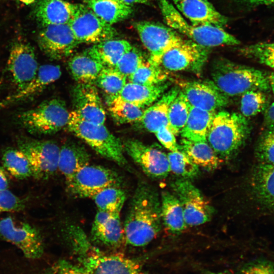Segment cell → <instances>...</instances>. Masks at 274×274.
I'll return each mask as SVG.
<instances>
[{
    "label": "cell",
    "mask_w": 274,
    "mask_h": 274,
    "mask_svg": "<svg viewBox=\"0 0 274 274\" xmlns=\"http://www.w3.org/2000/svg\"><path fill=\"white\" fill-rule=\"evenodd\" d=\"M162 224L160 196L154 187L139 182L123 224L125 243L134 247L145 246L156 237Z\"/></svg>",
    "instance_id": "1"
},
{
    "label": "cell",
    "mask_w": 274,
    "mask_h": 274,
    "mask_svg": "<svg viewBox=\"0 0 274 274\" xmlns=\"http://www.w3.org/2000/svg\"><path fill=\"white\" fill-rule=\"evenodd\" d=\"M69 242L79 264L89 274H143L137 261L122 254L100 251L83 230L74 233Z\"/></svg>",
    "instance_id": "2"
},
{
    "label": "cell",
    "mask_w": 274,
    "mask_h": 274,
    "mask_svg": "<svg viewBox=\"0 0 274 274\" xmlns=\"http://www.w3.org/2000/svg\"><path fill=\"white\" fill-rule=\"evenodd\" d=\"M211 75L213 83L227 96L242 95L251 90H270L268 75L229 60L216 62Z\"/></svg>",
    "instance_id": "3"
},
{
    "label": "cell",
    "mask_w": 274,
    "mask_h": 274,
    "mask_svg": "<svg viewBox=\"0 0 274 274\" xmlns=\"http://www.w3.org/2000/svg\"><path fill=\"white\" fill-rule=\"evenodd\" d=\"M249 132L247 118L241 114L220 111L213 118L207 141L220 158L228 160L243 146Z\"/></svg>",
    "instance_id": "4"
},
{
    "label": "cell",
    "mask_w": 274,
    "mask_h": 274,
    "mask_svg": "<svg viewBox=\"0 0 274 274\" xmlns=\"http://www.w3.org/2000/svg\"><path fill=\"white\" fill-rule=\"evenodd\" d=\"M68 130L83 140L97 154L128 170L130 167L124 155L122 142L104 124L84 120L75 111L70 113Z\"/></svg>",
    "instance_id": "5"
},
{
    "label": "cell",
    "mask_w": 274,
    "mask_h": 274,
    "mask_svg": "<svg viewBox=\"0 0 274 274\" xmlns=\"http://www.w3.org/2000/svg\"><path fill=\"white\" fill-rule=\"evenodd\" d=\"M158 2L166 24L195 43L207 48L240 44L236 37L222 27L188 22L168 0H158Z\"/></svg>",
    "instance_id": "6"
},
{
    "label": "cell",
    "mask_w": 274,
    "mask_h": 274,
    "mask_svg": "<svg viewBox=\"0 0 274 274\" xmlns=\"http://www.w3.org/2000/svg\"><path fill=\"white\" fill-rule=\"evenodd\" d=\"M70 113L63 100L53 98L22 112L18 115L17 120L24 129L32 134H50L67 126Z\"/></svg>",
    "instance_id": "7"
},
{
    "label": "cell",
    "mask_w": 274,
    "mask_h": 274,
    "mask_svg": "<svg viewBox=\"0 0 274 274\" xmlns=\"http://www.w3.org/2000/svg\"><path fill=\"white\" fill-rule=\"evenodd\" d=\"M65 182L71 194L79 198H91L106 188L120 186L122 180L117 172L111 168L89 164Z\"/></svg>",
    "instance_id": "8"
},
{
    "label": "cell",
    "mask_w": 274,
    "mask_h": 274,
    "mask_svg": "<svg viewBox=\"0 0 274 274\" xmlns=\"http://www.w3.org/2000/svg\"><path fill=\"white\" fill-rule=\"evenodd\" d=\"M18 147L27 158L35 179L47 180L58 170L60 147L53 141L22 138Z\"/></svg>",
    "instance_id": "9"
},
{
    "label": "cell",
    "mask_w": 274,
    "mask_h": 274,
    "mask_svg": "<svg viewBox=\"0 0 274 274\" xmlns=\"http://www.w3.org/2000/svg\"><path fill=\"white\" fill-rule=\"evenodd\" d=\"M0 237L18 248L30 259L42 256L44 244L40 231L30 224L11 217L0 220Z\"/></svg>",
    "instance_id": "10"
},
{
    "label": "cell",
    "mask_w": 274,
    "mask_h": 274,
    "mask_svg": "<svg viewBox=\"0 0 274 274\" xmlns=\"http://www.w3.org/2000/svg\"><path fill=\"white\" fill-rule=\"evenodd\" d=\"M134 26L149 53L148 61L153 65L160 66L163 55L184 40L175 30L159 23L139 21Z\"/></svg>",
    "instance_id": "11"
},
{
    "label": "cell",
    "mask_w": 274,
    "mask_h": 274,
    "mask_svg": "<svg viewBox=\"0 0 274 274\" xmlns=\"http://www.w3.org/2000/svg\"><path fill=\"white\" fill-rule=\"evenodd\" d=\"M172 188L181 204L187 226L200 225L211 220L214 213L212 207L189 180L177 179Z\"/></svg>",
    "instance_id": "12"
},
{
    "label": "cell",
    "mask_w": 274,
    "mask_h": 274,
    "mask_svg": "<svg viewBox=\"0 0 274 274\" xmlns=\"http://www.w3.org/2000/svg\"><path fill=\"white\" fill-rule=\"evenodd\" d=\"M78 43H93L114 39L117 31L112 25L98 17L87 6L79 4L68 23Z\"/></svg>",
    "instance_id": "13"
},
{
    "label": "cell",
    "mask_w": 274,
    "mask_h": 274,
    "mask_svg": "<svg viewBox=\"0 0 274 274\" xmlns=\"http://www.w3.org/2000/svg\"><path fill=\"white\" fill-rule=\"evenodd\" d=\"M122 143L124 151L146 175L155 179L168 176L169 165L167 155L164 152L136 139H127Z\"/></svg>",
    "instance_id": "14"
},
{
    "label": "cell",
    "mask_w": 274,
    "mask_h": 274,
    "mask_svg": "<svg viewBox=\"0 0 274 274\" xmlns=\"http://www.w3.org/2000/svg\"><path fill=\"white\" fill-rule=\"evenodd\" d=\"M208 49L190 40L184 39L163 55L161 65L170 71L198 72L207 60Z\"/></svg>",
    "instance_id": "15"
},
{
    "label": "cell",
    "mask_w": 274,
    "mask_h": 274,
    "mask_svg": "<svg viewBox=\"0 0 274 274\" xmlns=\"http://www.w3.org/2000/svg\"><path fill=\"white\" fill-rule=\"evenodd\" d=\"M7 65L17 90L23 88L31 82L39 69L35 51L32 47L24 41H18L13 44Z\"/></svg>",
    "instance_id": "16"
},
{
    "label": "cell",
    "mask_w": 274,
    "mask_h": 274,
    "mask_svg": "<svg viewBox=\"0 0 274 274\" xmlns=\"http://www.w3.org/2000/svg\"><path fill=\"white\" fill-rule=\"evenodd\" d=\"M38 42L41 50L53 59L68 56L79 44L68 24L44 26Z\"/></svg>",
    "instance_id": "17"
},
{
    "label": "cell",
    "mask_w": 274,
    "mask_h": 274,
    "mask_svg": "<svg viewBox=\"0 0 274 274\" xmlns=\"http://www.w3.org/2000/svg\"><path fill=\"white\" fill-rule=\"evenodd\" d=\"M120 214L97 210L91 229L92 242L110 249L118 248L125 242Z\"/></svg>",
    "instance_id": "18"
},
{
    "label": "cell",
    "mask_w": 274,
    "mask_h": 274,
    "mask_svg": "<svg viewBox=\"0 0 274 274\" xmlns=\"http://www.w3.org/2000/svg\"><path fill=\"white\" fill-rule=\"evenodd\" d=\"M191 107L208 111L226 106L229 99L213 81H194L184 84L182 91Z\"/></svg>",
    "instance_id": "19"
},
{
    "label": "cell",
    "mask_w": 274,
    "mask_h": 274,
    "mask_svg": "<svg viewBox=\"0 0 274 274\" xmlns=\"http://www.w3.org/2000/svg\"><path fill=\"white\" fill-rule=\"evenodd\" d=\"M75 111L84 120L104 124L106 112L96 87L93 84L79 83L72 91Z\"/></svg>",
    "instance_id": "20"
},
{
    "label": "cell",
    "mask_w": 274,
    "mask_h": 274,
    "mask_svg": "<svg viewBox=\"0 0 274 274\" xmlns=\"http://www.w3.org/2000/svg\"><path fill=\"white\" fill-rule=\"evenodd\" d=\"M182 15L196 25H211L223 28L226 17L218 11L208 0H172Z\"/></svg>",
    "instance_id": "21"
},
{
    "label": "cell",
    "mask_w": 274,
    "mask_h": 274,
    "mask_svg": "<svg viewBox=\"0 0 274 274\" xmlns=\"http://www.w3.org/2000/svg\"><path fill=\"white\" fill-rule=\"evenodd\" d=\"M61 74L59 65L44 64L39 66L36 77L26 86L0 101V109L33 97L58 80Z\"/></svg>",
    "instance_id": "22"
},
{
    "label": "cell",
    "mask_w": 274,
    "mask_h": 274,
    "mask_svg": "<svg viewBox=\"0 0 274 274\" xmlns=\"http://www.w3.org/2000/svg\"><path fill=\"white\" fill-rule=\"evenodd\" d=\"M252 196L264 210H274V166L256 164L250 180Z\"/></svg>",
    "instance_id": "23"
},
{
    "label": "cell",
    "mask_w": 274,
    "mask_h": 274,
    "mask_svg": "<svg viewBox=\"0 0 274 274\" xmlns=\"http://www.w3.org/2000/svg\"><path fill=\"white\" fill-rule=\"evenodd\" d=\"M79 4L63 0H39L34 13L37 20L43 25L68 24Z\"/></svg>",
    "instance_id": "24"
},
{
    "label": "cell",
    "mask_w": 274,
    "mask_h": 274,
    "mask_svg": "<svg viewBox=\"0 0 274 274\" xmlns=\"http://www.w3.org/2000/svg\"><path fill=\"white\" fill-rule=\"evenodd\" d=\"M180 91L174 87L165 92L156 102L144 111L139 122L146 129L154 133L161 127L167 126L170 106Z\"/></svg>",
    "instance_id": "25"
},
{
    "label": "cell",
    "mask_w": 274,
    "mask_h": 274,
    "mask_svg": "<svg viewBox=\"0 0 274 274\" xmlns=\"http://www.w3.org/2000/svg\"><path fill=\"white\" fill-rule=\"evenodd\" d=\"M90 161L89 154L83 146L75 142H66L60 148L58 170L66 181L89 164Z\"/></svg>",
    "instance_id": "26"
},
{
    "label": "cell",
    "mask_w": 274,
    "mask_h": 274,
    "mask_svg": "<svg viewBox=\"0 0 274 274\" xmlns=\"http://www.w3.org/2000/svg\"><path fill=\"white\" fill-rule=\"evenodd\" d=\"M168 86L167 83H164L147 86L128 82L118 96L128 102L144 108L158 100Z\"/></svg>",
    "instance_id": "27"
},
{
    "label": "cell",
    "mask_w": 274,
    "mask_h": 274,
    "mask_svg": "<svg viewBox=\"0 0 274 274\" xmlns=\"http://www.w3.org/2000/svg\"><path fill=\"white\" fill-rule=\"evenodd\" d=\"M179 149L198 167L208 170L216 169L221 162V159L207 141L193 142L183 139Z\"/></svg>",
    "instance_id": "28"
},
{
    "label": "cell",
    "mask_w": 274,
    "mask_h": 274,
    "mask_svg": "<svg viewBox=\"0 0 274 274\" xmlns=\"http://www.w3.org/2000/svg\"><path fill=\"white\" fill-rule=\"evenodd\" d=\"M162 224L170 233L178 234L187 227L181 204L174 194L163 191L160 196Z\"/></svg>",
    "instance_id": "29"
},
{
    "label": "cell",
    "mask_w": 274,
    "mask_h": 274,
    "mask_svg": "<svg viewBox=\"0 0 274 274\" xmlns=\"http://www.w3.org/2000/svg\"><path fill=\"white\" fill-rule=\"evenodd\" d=\"M215 111L191 107L186 124L181 134L183 139L193 142L207 141Z\"/></svg>",
    "instance_id": "30"
},
{
    "label": "cell",
    "mask_w": 274,
    "mask_h": 274,
    "mask_svg": "<svg viewBox=\"0 0 274 274\" xmlns=\"http://www.w3.org/2000/svg\"><path fill=\"white\" fill-rule=\"evenodd\" d=\"M132 47L126 40L112 39L95 44L86 51L105 67H115L121 58Z\"/></svg>",
    "instance_id": "31"
},
{
    "label": "cell",
    "mask_w": 274,
    "mask_h": 274,
    "mask_svg": "<svg viewBox=\"0 0 274 274\" xmlns=\"http://www.w3.org/2000/svg\"><path fill=\"white\" fill-rule=\"evenodd\" d=\"M104 67L86 50L75 55L68 62L71 74L78 83L93 84Z\"/></svg>",
    "instance_id": "32"
},
{
    "label": "cell",
    "mask_w": 274,
    "mask_h": 274,
    "mask_svg": "<svg viewBox=\"0 0 274 274\" xmlns=\"http://www.w3.org/2000/svg\"><path fill=\"white\" fill-rule=\"evenodd\" d=\"M86 6L111 25L126 19L132 12L131 6L122 0H87Z\"/></svg>",
    "instance_id": "33"
},
{
    "label": "cell",
    "mask_w": 274,
    "mask_h": 274,
    "mask_svg": "<svg viewBox=\"0 0 274 274\" xmlns=\"http://www.w3.org/2000/svg\"><path fill=\"white\" fill-rule=\"evenodd\" d=\"M2 159L4 168L16 179L23 180L32 176L30 164L19 149H6Z\"/></svg>",
    "instance_id": "34"
},
{
    "label": "cell",
    "mask_w": 274,
    "mask_h": 274,
    "mask_svg": "<svg viewBox=\"0 0 274 274\" xmlns=\"http://www.w3.org/2000/svg\"><path fill=\"white\" fill-rule=\"evenodd\" d=\"M108 110L114 120L119 124L139 122L144 112L142 108L128 102L119 96L108 99Z\"/></svg>",
    "instance_id": "35"
},
{
    "label": "cell",
    "mask_w": 274,
    "mask_h": 274,
    "mask_svg": "<svg viewBox=\"0 0 274 274\" xmlns=\"http://www.w3.org/2000/svg\"><path fill=\"white\" fill-rule=\"evenodd\" d=\"M92 199L97 210L111 213H120L126 199V194L121 186H113L100 191Z\"/></svg>",
    "instance_id": "36"
},
{
    "label": "cell",
    "mask_w": 274,
    "mask_h": 274,
    "mask_svg": "<svg viewBox=\"0 0 274 274\" xmlns=\"http://www.w3.org/2000/svg\"><path fill=\"white\" fill-rule=\"evenodd\" d=\"M191 106L182 91L171 104L168 113L167 127L177 135L184 127Z\"/></svg>",
    "instance_id": "37"
},
{
    "label": "cell",
    "mask_w": 274,
    "mask_h": 274,
    "mask_svg": "<svg viewBox=\"0 0 274 274\" xmlns=\"http://www.w3.org/2000/svg\"><path fill=\"white\" fill-rule=\"evenodd\" d=\"M126 79L114 67H104L95 82L110 99L119 95L127 83Z\"/></svg>",
    "instance_id": "38"
},
{
    "label": "cell",
    "mask_w": 274,
    "mask_h": 274,
    "mask_svg": "<svg viewBox=\"0 0 274 274\" xmlns=\"http://www.w3.org/2000/svg\"><path fill=\"white\" fill-rule=\"evenodd\" d=\"M257 165L274 166V125L266 126L255 149Z\"/></svg>",
    "instance_id": "39"
},
{
    "label": "cell",
    "mask_w": 274,
    "mask_h": 274,
    "mask_svg": "<svg viewBox=\"0 0 274 274\" xmlns=\"http://www.w3.org/2000/svg\"><path fill=\"white\" fill-rule=\"evenodd\" d=\"M170 171L182 179L189 180L198 176V166L181 150L167 154Z\"/></svg>",
    "instance_id": "40"
},
{
    "label": "cell",
    "mask_w": 274,
    "mask_h": 274,
    "mask_svg": "<svg viewBox=\"0 0 274 274\" xmlns=\"http://www.w3.org/2000/svg\"><path fill=\"white\" fill-rule=\"evenodd\" d=\"M265 92L251 90L241 95L240 111L246 118L253 117L265 111L268 106Z\"/></svg>",
    "instance_id": "41"
},
{
    "label": "cell",
    "mask_w": 274,
    "mask_h": 274,
    "mask_svg": "<svg viewBox=\"0 0 274 274\" xmlns=\"http://www.w3.org/2000/svg\"><path fill=\"white\" fill-rule=\"evenodd\" d=\"M245 57L274 70V42H259L245 46L239 49Z\"/></svg>",
    "instance_id": "42"
},
{
    "label": "cell",
    "mask_w": 274,
    "mask_h": 274,
    "mask_svg": "<svg viewBox=\"0 0 274 274\" xmlns=\"http://www.w3.org/2000/svg\"><path fill=\"white\" fill-rule=\"evenodd\" d=\"M160 66L145 61L127 79L129 82L143 85L153 86L161 84L166 75L160 68Z\"/></svg>",
    "instance_id": "43"
},
{
    "label": "cell",
    "mask_w": 274,
    "mask_h": 274,
    "mask_svg": "<svg viewBox=\"0 0 274 274\" xmlns=\"http://www.w3.org/2000/svg\"><path fill=\"white\" fill-rule=\"evenodd\" d=\"M145 61L141 52L132 46L121 58L114 68L127 78Z\"/></svg>",
    "instance_id": "44"
},
{
    "label": "cell",
    "mask_w": 274,
    "mask_h": 274,
    "mask_svg": "<svg viewBox=\"0 0 274 274\" xmlns=\"http://www.w3.org/2000/svg\"><path fill=\"white\" fill-rule=\"evenodd\" d=\"M25 207L24 199L7 189L0 190V212H19Z\"/></svg>",
    "instance_id": "45"
},
{
    "label": "cell",
    "mask_w": 274,
    "mask_h": 274,
    "mask_svg": "<svg viewBox=\"0 0 274 274\" xmlns=\"http://www.w3.org/2000/svg\"><path fill=\"white\" fill-rule=\"evenodd\" d=\"M241 274H274V263L264 260L254 261L244 266Z\"/></svg>",
    "instance_id": "46"
},
{
    "label": "cell",
    "mask_w": 274,
    "mask_h": 274,
    "mask_svg": "<svg viewBox=\"0 0 274 274\" xmlns=\"http://www.w3.org/2000/svg\"><path fill=\"white\" fill-rule=\"evenodd\" d=\"M46 274H89L79 264H75L65 260L55 263Z\"/></svg>",
    "instance_id": "47"
},
{
    "label": "cell",
    "mask_w": 274,
    "mask_h": 274,
    "mask_svg": "<svg viewBox=\"0 0 274 274\" xmlns=\"http://www.w3.org/2000/svg\"><path fill=\"white\" fill-rule=\"evenodd\" d=\"M154 134L159 142L168 150L176 151L180 150L175 135L167 126L161 127Z\"/></svg>",
    "instance_id": "48"
},
{
    "label": "cell",
    "mask_w": 274,
    "mask_h": 274,
    "mask_svg": "<svg viewBox=\"0 0 274 274\" xmlns=\"http://www.w3.org/2000/svg\"><path fill=\"white\" fill-rule=\"evenodd\" d=\"M240 1L248 7L274 5V0H240Z\"/></svg>",
    "instance_id": "49"
},
{
    "label": "cell",
    "mask_w": 274,
    "mask_h": 274,
    "mask_svg": "<svg viewBox=\"0 0 274 274\" xmlns=\"http://www.w3.org/2000/svg\"><path fill=\"white\" fill-rule=\"evenodd\" d=\"M264 118L265 126L274 125V101L265 110Z\"/></svg>",
    "instance_id": "50"
},
{
    "label": "cell",
    "mask_w": 274,
    "mask_h": 274,
    "mask_svg": "<svg viewBox=\"0 0 274 274\" xmlns=\"http://www.w3.org/2000/svg\"><path fill=\"white\" fill-rule=\"evenodd\" d=\"M9 180L5 169L0 166V190L7 189L9 187Z\"/></svg>",
    "instance_id": "51"
},
{
    "label": "cell",
    "mask_w": 274,
    "mask_h": 274,
    "mask_svg": "<svg viewBox=\"0 0 274 274\" xmlns=\"http://www.w3.org/2000/svg\"><path fill=\"white\" fill-rule=\"evenodd\" d=\"M126 4L131 5L134 4H141L147 5L149 4L150 0H122Z\"/></svg>",
    "instance_id": "52"
},
{
    "label": "cell",
    "mask_w": 274,
    "mask_h": 274,
    "mask_svg": "<svg viewBox=\"0 0 274 274\" xmlns=\"http://www.w3.org/2000/svg\"><path fill=\"white\" fill-rule=\"evenodd\" d=\"M268 78L270 90H271L274 96V72L268 75Z\"/></svg>",
    "instance_id": "53"
},
{
    "label": "cell",
    "mask_w": 274,
    "mask_h": 274,
    "mask_svg": "<svg viewBox=\"0 0 274 274\" xmlns=\"http://www.w3.org/2000/svg\"><path fill=\"white\" fill-rule=\"evenodd\" d=\"M202 274H233L227 271H214L211 270H206L202 272Z\"/></svg>",
    "instance_id": "54"
},
{
    "label": "cell",
    "mask_w": 274,
    "mask_h": 274,
    "mask_svg": "<svg viewBox=\"0 0 274 274\" xmlns=\"http://www.w3.org/2000/svg\"><path fill=\"white\" fill-rule=\"evenodd\" d=\"M22 3L25 4H31L33 3L35 0H19Z\"/></svg>",
    "instance_id": "55"
},
{
    "label": "cell",
    "mask_w": 274,
    "mask_h": 274,
    "mask_svg": "<svg viewBox=\"0 0 274 274\" xmlns=\"http://www.w3.org/2000/svg\"><path fill=\"white\" fill-rule=\"evenodd\" d=\"M1 82H2V81H1V78H0V87H1V84H2V83H2Z\"/></svg>",
    "instance_id": "56"
}]
</instances>
